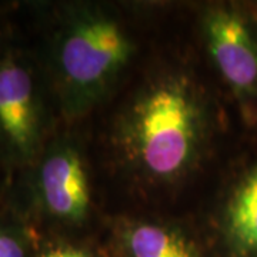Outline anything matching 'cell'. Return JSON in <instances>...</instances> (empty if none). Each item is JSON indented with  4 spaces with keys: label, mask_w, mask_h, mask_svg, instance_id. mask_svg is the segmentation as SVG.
<instances>
[{
    "label": "cell",
    "mask_w": 257,
    "mask_h": 257,
    "mask_svg": "<svg viewBox=\"0 0 257 257\" xmlns=\"http://www.w3.org/2000/svg\"><path fill=\"white\" fill-rule=\"evenodd\" d=\"M179 5L86 126L109 214H192L243 136Z\"/></svg>",
    "instance_id": "6da1fadb"
},
{
    "label": "cell",
    "mask_w": 257,
    "mask_h": 257,
    "mask_svg": "<svg viewBox=\"0 0 257 257\" xmlns=\"http://www.w3.org/2000/svg\"><path fill=\"white\" fill-rule=\"evenodd\" d=\"M177 9L165 2H20L19 16L63 123L93 119L135 72Z\"/></svg>",
    "instance_id": "7a4b0ae2"
},
{
    "label": "cell",
    "mask_w": 257,
    "mask_h": 257,
    "mask_svg": "<svg viewBox=\"0 0 257 257\" xmlns=\"http://www.w3.org/2000/svg\"><path fill=\"white\" fill-rule=\"evenodd\" d=\"M248 8L251 10V15H253V18L256 20L257 23V0H248L247 2Z\"/></svg>",
    "instance_id": "7c38bea8"
},
{
    "label": "cell",
    "mask_w": 257,
    "mask_h": 257,
    "mask_svg": "<svg viewBox=\"0 0 257 257\" xmlns=\"http://www.w3.org/2000/svg\"><path fill=\"white\" fill-rule=\"evenodd\" d=\"M55 93L19 16L0 45V167L8 179L32 165L62 126Z\"/></svg>",
    "instance_id": "277c9868"
},
{
    "label": "cell",
    "mask_w": 257,
    "mask_h": 257,
    "mask_svg": "<svg viewBox=\"0 0 257 257\" xmlns=\"http://www.w3.org/2000/svg\"><path fill=\"white\" fill-rule=\"evenodd\" d=\"M16 13H18V3L0 2V45L13 28L16 22Z\"/></svg>",
    "instance_id": "30bf717a"
},
{
    "label": "cell",
    "mask_w": 257,
    "mask_h": 257,
    "mask_svg": "<svg viewBox=\"0 0 257 257\" xmlns=\"http://www.w3.org/2000/svg\"><path fill=\"white\" fill-rule=\"evenodd\" d=\"M103 239L111 257H214L190 214H109Z\"/></svg>",
    "instance_id": "52a82bcc"
},
{
    "label": "cell",
    "mask_w": 257,
    "mask_h": 257,
    "mask_svg": "<svg viewBox=\"0 0 257 257\" xmlns=\"http://www.w3.org/2000/svg\"><path fill=\"white\" fill-rule=\"evenodd\" d=\"M36 233L9 206L0 210V257H33Z\"/></svg>",
    "instance_id": "9c48e42d"
},
{
    "label": "cell",
    "mask_w": 257,
    "mask_h": 257,
    "mask_svg": "<svg viewBox=\"0 0 257 257\" xmlns=\"http://www.w3.org/2000/svg\"><path fill=\"white\" fill-rule=\"evenodd\" d=\"M194 39L237 119L257 130V23L247 2L211 0L187 8Z\"/></svg>",
    "instance_id": "5b68a950"
},
{
    "label": "cell",
    "mask_w": 257,
    "mask_h": 257,
    "mask_svg": "<svg viewBox=\"0 0 257 257\" xmlns=\"http://www.w3.org/2000/svg\"><path fill=\"white\" fill-rule=\"evenodd\" d=\"M8 190H9V179L3 169L0 167V210L6 207L8 203Z\"/></svg>",
    "instance_id": "8fae6325"
},
{
    "label": "cell",
    "mask_w": 257,
    "mask_h": 257,
    "mask_svg": "<svg viewBox=\"0 0 257 257\" xmlns=\"http://www.w3.org/2000/svg\"><path fill=\"white\" fill-rule=\"evenodd\" d=\"M6 206L36 233L104 236L109 213L86 123H62L36 160L12 177Z\"/></svg>",
    "instance_id": "3957f363"
},
{
    "label": "cell",
    "mask_w": 257,
    "mask_h": 257,
    "mask_svg": "<svg viewBox=\"0 0 257 257\" xmlns=\"http://www.w3.org/2000/svg\"><path fill=\"white\" fill-rule=\"evenodd\" d=\"M190 216L214 257H257V130L240 138Z\"/></svg>",
    "instance_id": "8992f818"
},
{
    "label": "cell",
    "mask_w": 257,
    "mask_h": 257,
    "mask_svg": "<svg viewBox=\"0 0 257 257\" xmlns=\"http://www.w3.org/2000/svg\"><path fill=\"white\" fill-rule=\"evenodd\" d=\"M33 257L111 256L103 237H73V236L36 233Z\"/></svg>",
    "instance_id": "ba28073f"
}]
</instances>
